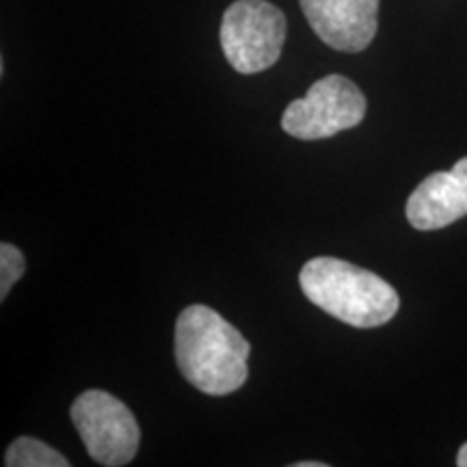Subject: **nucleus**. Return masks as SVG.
I'll list each match as a JSON object with an SVG mask.
<instances>
[{
    "instance_id": "1",
    "label": "nucleus",
    "mask_w": 467,
    "mask_h": 467,
    "mask_svg": "<svg viewBox=\"0 0 467 467\" xmlns=\"http://www.w3.org/2000/svg\"><path fill=\"white\" fill-rule=\"evenodd\" d=\"M251 347L236 327L206 306H191L175 323V359L186 381L203 394L225 396L249 377Z\"/></svg>"
},
{
    "instance_id": "2",
    "label": "nucleus",
    "mask_w": 467,
    "mask_h": 467,
    "mask_svg": "<svg viewBox=\"0 0 467 467\" xmlns=\"http://www.w3.org/2000/svg\"><path fill=\"white\" fill-rule=\"evenodd\" d=\"M299 282L314 306L361 329L389 323L400 306L399 292L383 277L337 258L309 260Z\"/></svg>"
},
{
    "instance_id": "3",
    "label": "nucleus",
    "mask_w": 467,
    "mask_h": 467,
    "mask_svg": "<svg viewBox=\"0 0 467 467\" xmlns=\"http://www.w3.org/2000/svg\"><path fill=\"white\" fill-rule=\"evenodd\" d=\"M285 44V17L266 0H236L221 22V48L238 74L273 67Z\"/></svg>"
},
{
    "instance_id": "4",
    "label": "nucleus",
    "mask_w": 467,
    "mask_h": 467,
    "mask_svg": "<svg viewBox=\"0 0 467 467\" xmlns=\"http://www.w3.org/2000/svg\"><path fill=\"white\" fill-rule=\"evenodd\" d=\"M364 115L366 98L359 87L347 76L329 74L285 107L282 128L301 141H318L359 126Z\"/></svg>"
},
{
    "instance_id": "5",
    "label": "nucleus",
    "mask_w": 467,
    "mask_h": 467,
    "mask_svg": "<svg viewBox=\"0 0 467 467\" xmlns=\"http://www.w3.org/2000/svg\"><path fill=\"white\" fill-rule=\"evenodd\" d=\"M72 422L96 463L121 467L139 451L141 431L132 411L113 394L89 389L72 405Z\"/></svg>"
},
{
    "instance_id": "6",
    "label": "nucleus",
    "mask_w": 467,
    "mask_h": 467,
    "mask_svg": "<svg viewBox=\"0 0 467 467\" xmlns=\"http://www.w3.org/2000/svg\"><path fill=\"white\" fill-rule=\"evenodd\" d=\"M312 31L329 48L361 52L377 35L379 0H301Z\"/></svg>"
},
{
    "instance_id": "7",
    "label": "nucleus",
    "mask_w": 467,
    "mask_h": 467,
    "mask_svg": "<svg viewBox=\"0 0 467 467\" xmlns=\"http://www.w3.org/2000/svg\"><path fill=\"white\" fill-rule=\"evenodd\" d=\"M467 214V156L451 171L429 175L407 200V219L416 230L431 232Z\"/></svg>"
},
{
    "instance_id": "8",
    "label": "nucleus",
    "mask_w": 467,
    "mask_h": 467,
    "mask_svg": "<svg viewBox=\"0 0 467 467\" xmlns=\"http://www.w3.org/2000/svg\"><path fill=\"white\" fill-rule=\"evenodd\" d=\"M7 467H67L69 461L50 448L48 443L35 440V437H17L11 443L7 457H5Z\"/></svg>"
},
{
    "instance_id": "9",
    "label": "nucleus",
    "mask_w": 467,
    "mask_h": 467,
    "mask_svg": "<svg viewBox=\"0 0 467 467\" xmlns=\"http://www.w3.org/2000/svg\"><path fill=\"white\" fill-rule=\"evenodd\" d=\"M25 255H22V251L16 244H0V299H7L11 285L25 275Z\"/></svg>"
},
{
    "instance_id": "10",
    "label": "nucleus",
    "mask_w": 467,
    "mask_h": 467,
    "mask_svg": "<svg viewBox=\"0 0 467 467\" xmlns=\"http://www.w3.org/2000/svg\"><path fill=\"white\" fill-rule=\"evenodd\" d=\"M457 465L459 467H467V443H463L459 451V457H457Z\"/></svg>"
},
{
    "instance_id": "11",
    "label": "nucleus",
    "mask_w": 467,
    "mask_h": 467,
    "mask_svg": "<svg viewBox=\"0 0 467 467\" xmlns=\"http://www.w3.org/2000/svg\"><path fill=\"white\" fill-rule=\"evenodd\" d=\"M295 467H325L320 461H303V463H295Z\"/></svg>"
}]
</instances>
